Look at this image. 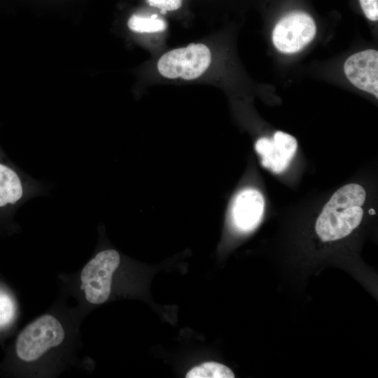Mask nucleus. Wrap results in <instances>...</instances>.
Instances as JSON below:
<instances>
[{
    "mask_svg": "<svg viewBox=\"0 0 378 378\" xmlns=\"http://www.w3.org/2000/svg\"><path fill=\"white\" fill-rule=\"evenodd\" d=\"M366 192L357 183L338 189L323 206L315 225L323 241H335L349 235L360 223Z\"/></svg>",
    "mask_w": 378,
    "mask_h": 378,
    "instance_id": "obj_1",
    "label": "nucleus"
},
{
    "mask_svg": "<svg viewBox=\"0 0 378 378\" xmlns=\"http://www.w3.org/2000/svg\"><path fill=\"white\" fill-rule=\"evenodd\" d=\"M64 336V330L55 317L41 316L19 334L15 344L17 356L25 362L34 361L50 349L59 345Z\"/></svg>",
    "mask_w": 378,
    "mask_h": 378,
    "instance_id": "obj_2",
    "label": "nucleus"
},
{
    "mask_svg": "<svg viewBox=\"0 0 378 378\" xmlns=\"http://www.w3.org/2000/svg\"><path fill=\"white\" fill-rule=\"evenodd\" d=\"M211 61L209 48L202 43H190L185 48L172 50L159 59V73L169 79H196L208 69Z\"/></svg>",
    "mask_w": 378,
    "mask_h": 378,
    "instance_id": "obj_3",
    "label": "nucleus"
},
{
    "mask_svg": "<svg viewBox=\"0 0 378 378\" xmlns=\"http://www.w3.org/2000/svg\"><path fill=\"white\" fill-rule=\"evenodd\" d=\"M120 261L117 251L107 249L99 252L85 265L80 274L81 289L89 302L99 304L108 300L113 274Z\"/></svg>",
    "mask_w": 378,
    "mask_h": 378,
    "instance_id": "obj_4",
    "label": "nucleus"
},
{
    "mask_svg": "<svg viewBox=\"0 0 378 378\" xmlns=\"http://www.w3.org/2000/svg\"><path fill=\"white\" fill-rule=\"evenodd\" d=\"M316 34V25L308 14L295 11L282 18L276 24L272 41L284 53H294L309 43Z\"/></svg>",
    "mask_w": 378,
    "mask_h": 378,
    "instance_id": "obj_5",
    "label": "nucleus"
},
{
    "mask_svg": "<svg viewBox=\"0 0 378 378\" xmlns=\"http://www.w3.org/2000/svg\"><path fill=\"white\" fill-rule=\"evenodd\" d=\"M297 148L296 139L281 131L276 132L271 139L260 138L255 144L262 165L274 173H281L288 167Z\"/></svg>",
    "mask_w": 378,
    "mask_h": 378,
    "instance_id": "obj_6",
    "label": "nucleus"
},
{
    "mask_svg": "<svg viewBox=\"0 0 378 378\" xmlns=\"http://www.w3.org/2000/svg\"><path fill=\"white\" fill-rule=\"evenodd\" d=\"M348 79L359 89L378 97V52L366 50L350 56L344 66Z\"/></svg>",
    "mask_w": 378,
    "mask_h": 378,
    "instance_id": "obj_7",
    "label": "nucleus"
},
{
    "mask_svg": "<svg viewBox=\"0 0 378 378\" xmlns=\"http://www.w3.org/2000/svg\"><path fill=\"white\" fill-rule=\"evenodd\" d=\"M265 208L262 195L256 189L245 188L235 196L231 206L234 227L243 232L253 230L262 219Z\"/></svg>",
    "mask_w": 378,
    "mask_h": 378,
    "instance_id": "obj_8",
    "label": "nucleus"
},
{
    "mask_svg": "<svg viewBox=\"0 0 378 378\" xmlns=\"http://www.w3.org/2000/svg\"><path fill=\"white\" fill-rule=\"evenodd\" d=\"M24 185L10 167L0 163V207L15 204L24 196Z\"/></svg>",
    "mask_w": 378,
    "mask_h": 378,
    "instance_id": "obj_9",
    "label": "nucleus"
},
{
    "mask_svg": "<svg viewBox=\"0 0 378 378\" xmlns=\"http://www.w3.org/2000/svg\"><path fill=\"white\" fill-rule=\"evenodd\" d=\"M186 378H234V374L228 367L216 362H206L192 368Z\"/></svg>",
    "mask_w": 378,
    "mask_h": 378,
    "instance_id": "obj_10",
    "label": "nucleus"
},
{
    "mask_svg": "<svg viewBox=\"0 0 378 378\" xmlns=\"http://www.w3.org/2000/svg\"><path fill=\"white\" fill-rule=\"evenodd\" d=\"M127 26L132 31L139 33L159 32L167 28L166 22L158 18L157 15L150 17L133 15L127 22Z\"/></svg>",
    "mask_w": 378,
    "mask_h": 378,
    "instance_id": "obj_11",
    "label": "nucleus"
},
{
    "mask_svg": "<svg viewBox=\"0 0 378 378\" xmlns=\"http://www.w3.org/2000/svg\"><path fill=\"white\" fill-rule=\"evenodd\" d=\"M13 314L12 300L6 295L0 293V326L8 323L13 316Z\"/></svg>",
    "mask_w": 378,
    "mask_h": 378,
    "instance_id": "obj_12",
    "label": "nucleus"
},
{
    "mask_svg": "<svg viewBox=\"0 0 378 378\" xmlns=\"http://www.w3.org/2000/svg\"><path fill=\"white\" fill-rule=\"evenodd\" d=\"M148 5L158 8L164 13L178 9L182 5V0H146Z\"/></svg>",
    "mask_w": 378,
    "mask_h": 378,
    "instance_id": "obj_13",
    "label": "nucleus"
},
{
    "mask_svg": "<svg viewBox=\"0 0 378 378\" xmlns=\"http://www.w3.org/2000/svg\"><path fill=\"white\" fill-rule=\"evenodd\" d=\"M366 17L376 21L378 18V0H359Z\"/></svg>",
    "mask_w": 378,
    "mask_h": 378,
    "instance_id": "obj_14",
    "label": "nucleus"
},
{
    "mask_svg": "<svg viewBox=\"0 0 378 378\" xmlns=\"http://www.w3.org/2000/svg\"><path fill=\"white\" fill-rule=\"evenodd\" d=\"M369 212L371 214H374L375 213L373 209H370Z\"/></svg>",
    "mask_w": 378,
    "mask_h": 378,
    "instance_id": "obj_15",
    "label": "nucleus"
}]
</instances>
